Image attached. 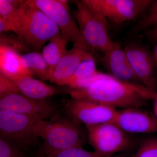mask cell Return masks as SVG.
I'll return each mask as SVG.
<instances>
[{"label": "cell", "instance_id": "obj_1", "mask_svg": "<svg viewBox=\"0 0 157 157\" xmlns=\"http://www.w3.org/2000/svg\"><path fill=\"white\" fill-rule=\"evenodd\" d=\"M68 93L74 100L93 101L113 108L124 109L143 107L149 100H154L157 97V93L143 85L121 81L102 73L87 87L70 89Z\"/></svg>", "mask_w": 157, "mask_h": 157}, {"label": "cell", "instance_id": "obj_2", "mask_svg": "<svg viewBox=\"0 0 157 157\" xmlns=\"http://www.w3.org/2000/svg\"><path fill=\"white\" fill-rule=\"evenodd\" d=\"M33 134L44 141L42 150L58 151L82 147L86 141L84 132L78 123L73 120L39 121L34 127Z\"/></svg>", "mask_w": 157, "mask_h": 157}, {"label": "cell", "instance_id": "obj_3", "mask_svg": "<svg viewBox=\"0 0 157 157\" xmlns=\"http://www.w3.org/2000/svg\"><path fill=\"white\" fill-rule=\"evenodd\" d=\"M14 33L25 43L36 49L61 33L58 27L35 5L33 0L27 2Z\"/></svg>", "mask_w": 157, "mask_h": 157}, {"label": "cell", "instance_id": "obj_4", "mask_svg": "<svg viewBox=\"0 0 157 157\" xmlns=\"http://www.w3.org/2000/svg\"><path fill=\"white\" fill-rule=\"evenodd\" d=\"M73 12L82 36L92 53L106 52L115 45L109 36L107 19L90 8L83 2H76Z\"/></svg>", "mask_w": 157, "mask_h": 157}, {"label": "cell", "instance_id": "obj_5", "mask_svg": "<svg viewBox=\"0 0 157 157\" xmlns=\"http://www.w3.org/2000/svg\"><path fill=\"white\" fill-rule=\"evenodd\" d=\"M33 1L35 5L56 25L61 33L68 42L73 43L74 46L83 48L92 53L82 36L79 28L71 14L67 1Z\"/></svg>", "mask_w": 157, "mask_h": 157}, {"label": "cell", "instance_id": "obj_6", "mask_svg": "<svg viewBox=\"0 0 157 157\" xmlns=\"http://www.w3.org/2000/svg\"><path fill=\"white\" fill-rule=\"evenodd\" d=\"M40 120H43L38 117L0 110L1 137L20 150L26 149L36 141L33 128Z\"/></svg>", "mask_w": 157, "mask_h": 157}, {"label": "cell", "instance_id": "obj_7", "mask_svg": "<svg viewBox=\"0 0 157 157\" xmlns=\"http://www.w3.org/2000/svg\"><path fill=\"white\" fill-rule=\"evenodd\" d=\"M86 127L90 144L94 151L101 155L112 156L132 146L131 138L114 123Z\"/></svg>", "mask_w": 157, "mask_h": 157}, {"label": "cell", "instance_id": "obj_8", "mask_svg": "<svg viewBox=\"0 0 157 157\" xmlns=\"http://www.w3.org/2000/svg\"><path fill=\"white\" fill-rule=\"evenodd\" d=\"M90 9L117 24L133 20L146 12L151 0H83Z\"/></svg>", "mask_w": 157, "mask_h": 157}, {"label": "cell", "instance_id": "obj_9", "mask_svg": "<svg viewBox=\"0 0 157 157\" xmlns=\"http://www.w3.org/2000/svg\"><path fill=\"white\" fill-rule=\"evenodd\" d=\"M65 110L73 120L86 126L114 123L118 113L116 108L104 104L74 99L66 104Z\"/></svg>", "mask_w": 157, "mask_h": 157}, {"label": "cell", "instance_id": "obj_10", "mask_svg": "<svg viewBox=\"0 0 157 157\" xmlns=\"http://www.w3.org/2000/svg\"><path fill=\"white\" fill-rule=\"evenodd\" d=\"M124 51L134 73L144 86L157 93V71L154 60L142 45L131 44Z\"/></svg>", "mask_w": 157, "mask_h": 157}, {"label": "cell", "instance_id": "obj_11", "mask_svg": "<svg viewBox=\"0 0 157 157\" xmlns=\"http://www.w3.org/2000/svg\"><path fill=\"white\" fill-rule=\"evenodd\" d=\"M56 107L43 101L34 100L15 93L0 98V110L33 116L44 120L55 112Z\"/></svg>", "mask_w": 157, "mask_h": 157}, {"label": "cell", "instance_id": "obj_12", "mask_svg": "<svg viewBox=\"0 0 157 157\" xmlns=\"http://www.w3.org/2000/svg\"><path fill=\"white\" fill-rule=\"evenodd\" d=\"M100 60L111 76L121 81L142 84L135 75L124 49L118 43L104 52Z\"/></svg>", "mask_w": 157, "mask_h": 157}, {"label": "cell", "instance_id": "obj_13", "mask_svg": "<svg viewBox=\"0 0 157 157\" xmlns=\"http://www.w3.org/2000/svg\"><path fill=\"white\" fill-rule=\"evenodd\" d=\"M114 123L126 133H157V119L138 108L118 111Z\"/></svg>", "mask_w": 157, "mask_h": 157}, {"label": "cell", "instance_id": "obj_14", "mask_svg": "<svg viewBox=\"0 0 157 157\" xmlns=\"http://www.w3.org/2000/svg\"><path fill=\"white\" fill-rule=\"evenodd\" d=\"M94 58L93 54L83 48L73 46L67 52L55 69L49 81L66 85L79 65L88 59Z\"/></svg>", "mask_w": 157, "mask_h": 157}, {"label": "cell", "instance_id": "obj_15", "mask_svg": "<svg viewBox=\"0 0 157 157\" xmlns=\"http://www.w3.org/2000/svg\"><path fill=\"white\" fill-rule=\"evenodd\" d=\"M21 56L12 47L1 44V74L12 81H15L26 76L32 77L30 72L23 66Z\"/></svg>", "mask_w": 157, "mask_h": 157}, {"label": "cell", "instance_id": "obj_16", "mask_svg": "<svg viewBox=\"0 0 157 157\" xmlns=\"http://www.w3.org/2000/svg\"><path fill=\"white\" fill-rule=\"evenodd\" d=\"M22 94L34 100L43 101L59 92L56 88L50 86L30 76H26L13 81Z\"/></svg>", "mask_w": 157, "mask_h": 157}, {"label": "cell", "instance_id": "obj_17", "mask_svg": "<svg viewBox=\"0 0 157 157\" xmlns=\"http://www.w3.org/2000/svg\"><path fill=\"white\" fill-rule=\"evenodd\" d=\"M68 42L67 39L60 33L51 39L48 44L43 47L42 55L48 65L51 76L67 51V46Z\"/></svg>", "mask_w": 157, "mask_h": 157}, {"label": "cell", "instance_id": "obj_18", "mask_svg": "<svg viewBox=\"0 0 157 157\" xmlns=\"http://www.w3.org/2000/svg\"><path fill=\"white\" fill-rule=\"evenodd\" d=\"M23 66L32 76H36L43 80H50V70L42 54L37 52H31L21 56Z\"/></svg>", "mask_w": 157, "mask_h": 157}, {"label": "cell", "instance_id": "obj_19", "mask_svg": "<svg viewBox=\"0 0 157 157\" xmlns=\"http://www.w3.org/2000/svg\"><path fill=\"white\" fill-rule=\"evenodd\" d=\"M98 72L94 58L85 60L78 66L66 85L70 87L76 82L94 76Z\"/></svg>", "mask_w": 157, "mask_h": 157}, {"label": "cell", "instance_id": "obj_20", "mask_svg": "<svg viewBox=\"0 0 157 157\" xmlns=\"http://www.w3.org/2000/svg\"><path fill=\"white\" fill-rule=\"evenodd\" d=\"M42 151L48 157H116L104 155L95 151H89L82 147H78L58 151L42 150Z\"/></svg>", "mask_w": 157, "mask_h": 157}, {"label": "cell", "instance_id": "obj_21", "mask_svg": "<svg viewBox=\"0 0 157 157\" xmlns=\"http://www.w3.org/2000/svg\"><path fill=\"white\" fill-rule=\"evenodd\" d=\"M157 26V1H153L143 17L135 25L133 32L135 33Z\"/></svg>", "mask_w": 157, "mask_h": 157}, {"label": "cell", "instance_id": "obj_22", "mask_svg": "<svg viewBox=\"0 0 157 157\" xmlns=\"http://www.w3.org/2000/svg\"><path fill=\"white\" fill-rule=\"evenodd\" d=\"M27 1L0 0V17H14L21 11Z\"/></svg>", "mask_w": 157, "mask_h": 157}, {"label": "cell", "instance_id": "obj_23", "mask_svg": "<svg viewBox=\"0 0 157 157\" xmlns=\"http://www.w3.org/2000/svg\"><path fill=\"white\" fill-rule=\"evenodd\" d=\"M132 157H157V138L144 141Z\"/></svg>", "mask_w": 157, "mask_h": 157}, {"label": "cell", "instance_id": "obj_24", "mask_svg": "<svg viewBox=\"0 0 157 157\" xmlns=\"http://www.w3.org/2000/svg\"><path fill=\"white\" fill-rule=\"evenodd\" d=\"M0 157H25L21 150L7 140L0 139Z\"/></svg>", "mask_w": 157, "mask_h": 157}, {"label": "cell", "instance_id": "obj_25", "mask_svg": "<svg viewBox=\"0 0 157 157\" xmlns=\"http://www.w3.org/2000/svg\"><path fill=\"white\" fill-rule=\"evenodd\" d=\"M18 93L19 91L14 82L0 73V98Z\"/></svg>", "mask_w": 157, "mask_h": 157}, {"label": "cell", "instance_id": "obj_26", "mask_svg": "<svg viewBox=\"0 0 157 157\" xmlns=\"http://www.w3.org/2000/svg\"><path fill=\"white\" fill-rule=\"evenodd\" d=\"M146 36L152 42L157 41V26L147 31Z\"/></svg>", "mask_w": 157, "mask_h": 157}, {"label": "cell", "instance_id": "obj_27", "mask_svg": "<svg viewBox=\"0 0 157 157\" xmlns=\"http://www.w3.org/2000/svg\"><path fill=\"white\" fill-rule=\"evenodd\" d=\"M154 111L155 113V115L157 119V97L154 100Z\"/></svg>", "mask_w": 157, "mask_h": 157}, {"label": "cell", "instance_id": "obj_28", "mask_svg": "<svg viewBox=\"0 0 157 157\" xmlns=\"http://www.w3.org/2000/svg\"><path fill=\"white\" fill-rule=\"evenodd\" d=\"M40 157H47V156L45 155H44L42 156H40Z\"/></svg>", "mask_w": 157, "mask_h": 157}]
</instances>
